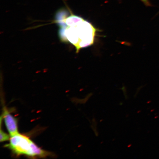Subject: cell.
<instances>
[{
	"mask_svg": "<svg viewBox=\"0 0 159 159\" xmlns=\"http://www.w3.org/2000/svg\"><path fill=\"white\" fill-rule=\"evenodd\" d=\"M59 25V35L61 41L71 43L78 53L81 49L94 43L98 30L81 17L70 14L65 9L59 10L55 20Z\"/></svg>",
	"mask_w": 159,
	"mask_h": 159,
	"instance_id": "1",
	"label": "cell"
},
{
	"mask_svg": "<svg viewBox=\"0 0 159 159\" xmlns=\"http://www.w3.org/2000/svg\"><path fill=\"white\" fill-rule=\"evenodd\" d=\"M140 0L142 1L145 4L146 6H152L149 0Z\"/></svg>",
	"mask_w": 159,
	"mask_h": 159,
	"instance_id": "5",
	"label": "cell"
},
{
	"mask_svg": "<svg viewBox=\"0 0 159 159\" xmlns=\"http://www.w3.org/2000/svg\"><path fill=\"white\" fill-rule=\"evenodd\" d=\"M10 136H13L18 133L17 121V119L9 113L7 108L4 107L3 109L2 115Z\"/></svg>",
	"mask_w": 159,
	"mask_h": 159,
	"instance_id": "3",
	"label": "cell"
},
{
	"mask_svg": "<svg viewBox=\"0 0 159 159\" xmlns=\"http://www.w3.org/2000/svg\"><path fill=\"white\" fill-rule=\"evenodd\" d=\"M0 142H4L5 141H8L10 140V136L8 135L6 133L4 132L2 129H0Z\"/></svg>",
	"mask_w": 159,
	"mask_h": 159,
	"instance_id": "4",
	"label": "cell"
},
{
	"mask_svg": "<svg viewBox=\"0 0 159 159\" xmlns=\"http://www.w3.org/2000/svg\"><path fill=\"white\" fill-rule=\"evenodd\" d=\"M9 144L5 145L17 156L25 155L30 157L45 158L52 156L50 152L43 150L27 136L17 133L10 136Z\"/></svg>",
	"mask_w": 159,
	"mask_h": 159,
	"instance_id": "2",
	"label": "cell"
}]
</instances>
